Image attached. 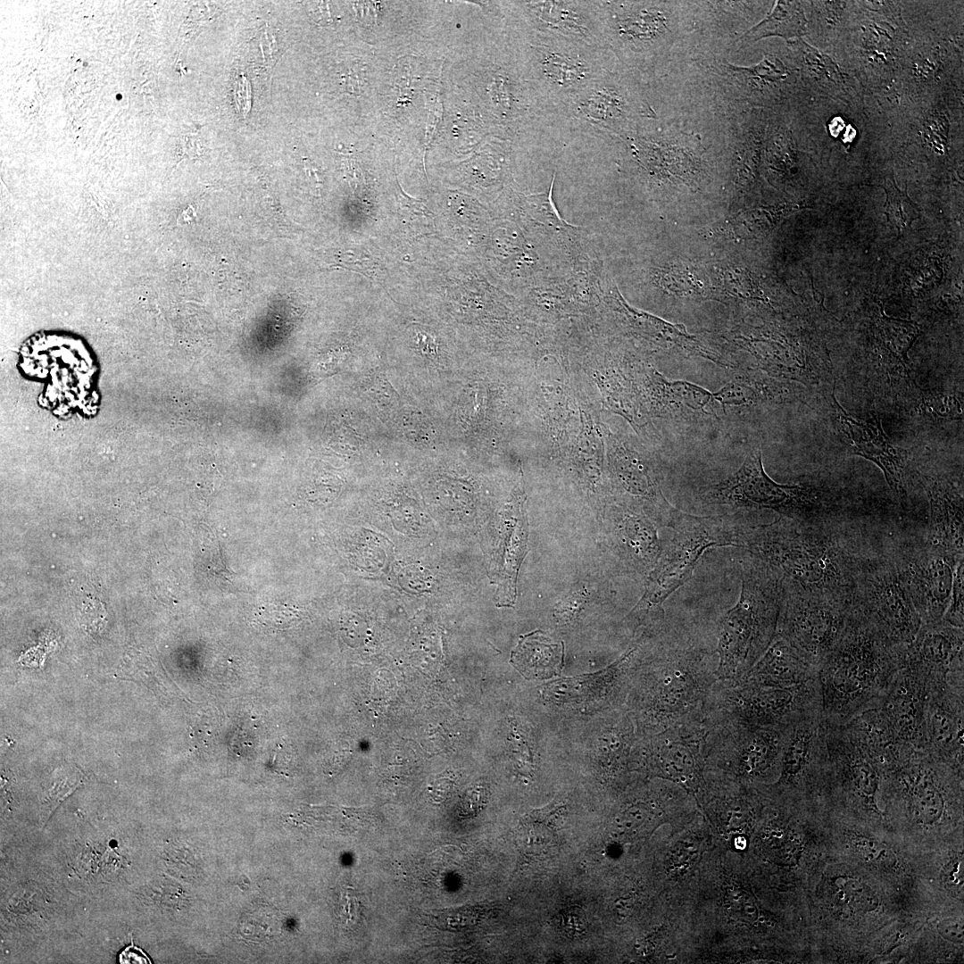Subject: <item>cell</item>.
<instances>
[{
    "instance_id": "cell-16",
    "label": "cell",
    "mask_w": 964,
    "mask_h": 964,
    "mask_svg": "<svg viewBox=\"0 0 964 964\" xmlns=\"http://www.w3.org/2000/svg\"><path fill=\"white\" fill-rule=\"evenodd\" d=\"M827 725L822 712L804 716L785 729L776 784L780 793L805 791L826 767Z\"/></svg>"
},
{
    "instance_id": "cell-14",
    "label": "cell",
    "mask_w": 964,
    "mask_h": 964,
    "mask_svg": "<svg viewBox=\"0 0 964 964\" xmlns=\"http://www.w3.org/2000/svg\"><path fill=\"white\" fill-rule=\"evenodd\" d=\"M707 733L702 710L672 726L648 735L641 757L655 772L678 784L697 786L705 765Z\"/></svg>"
},
{
    "instance_id": "cell-13",
    "label": "cell",
    "mask_w": 964,
    "mask_h": 964,
    "mask_svg": "<svg viewBox=\"0 0 964 964\" xmlns=\"http://www.w3.org/2000/svg\"><path fill=\"white\" fill-rule=\"evenodd\" d=\"M922 623L940 621L947 609L955 567L954 556L927 544L902 546L893 553Z\"/></svg>"
},
{
    "instance_id": "cell-34",
    "label": "cell",
    "mask_w": 964,
    "mask_h": 964,
    "mask_svg": "<svg viewBox=\"0 0 964 964\" xmlns=\"http://www.w3.org/2000/svg\"><path fill=\"white\" fill-rule=\"evenodd\" d=\"M565 927L573 934H579L585 930V915L579 909H570L563 915Z\"/></svg>"
},
{
    "instance_id": "cell-2",
    "label": "cell",
    "mask_w": 964,
    "mask_h": 964,
    "mask_svg": "<svg viewBox=\"0 0 964 964\" xmlns=\"http://www.w3.org/2000/svg\"><path fill=\"white\" fill-rule=\"evenodd\" d=\"M905 646L851 609L839 641L819 669L826 724L844 726L877 706L904 668Z\"/></svg>"
},
{
    "instance_id": "cell-22",
    "label": "cell",
    "mask_w": 964,
    "mask_h": 964,
    "mask_svg": "<svg viewBox=\"0 0 964 964\" xmlns=\"http://www.w3.org/2000/svg\"><path fill=\"white\" fill-rule=\"evenodd\" d=\"M512 665L528 679H546L559 675L564 662V644L540 630L520 636L511 654Z\"/></svg>"
},
{
    "instance_id": "cell-32",
    "label": "cell",
    "mask_w": 964,
    "mask_h": 964,
    "mask_svg": "<svg viewBox=\"0 0 964 964\" xmlns=\"http://www.w3.org/2000/svg\"><path fill=\"white\" fill-rule=\"evenodd\" d=\"M397 191L400 205L407 212L419 216H433L432 212L425 205V204L421 200L411 197L410 195L405 194L398 182Z\"/></svg>"
},
{
    "instance_id": "cell-19",
    "label": "cell",
    "mask_w": 964,
    "mask_h": 964,
    "mask_svg": "<svg viewBox=\"0 0 964 964\" xmlns=\"http://www.w3.org/2000/svg\"><path fill=\"white\" fill-rule=\"evenodd\" d=\"M964 690L949 686L928 690L926 745L937 758L962 769L964 752Z\"/></svg>"
},
{
    "instance_id": "cell-27",
    "label": "cell",
    "mask_w": 964,
    "mask_h": 964,
    "mask_svg": "<svg viewBox=\"0 0 964 964\" xmlns=\"http://www.w3.org/2000/svg\"><path fill=\"white\" fill-rule=\"evenodd\" d=\"M942 620L956 627H964V558L959 560L955 567L951 596Z\"/></svg>"
},
{
    "instance_id": "cell-5",
    "label": "cell",
    "mask_w": 964,
    "mask_h": 964,
    "mask_svg": "<svg viewBox=\"0 0 964 964\" xmlns=\"http://www.w3.org/2000/svg\"><path fill=\"white\" fill-rule=\"evenodd\" d=\"M750 526L739 513L699 517L677 510L669 527L671 538L661 549L644 594L629 618L649 629L663 625V602L692 577L702 553L717 546H742Z\"/></svg>"
},
{
    "instance_id": "cell-36",
    "label": "cell",
    "mask_w": 964,
    "mask_h": 964,
    "mask_svg": "<svg viewBox=\"0 0 964 964\" xmlns=\"http://www.w3.org/2000/svg\"><path fill=\"white\" fill-rule=\"evenodd\" d=\"M947 880L952 885H960L963 882V862L962 860H957L952 862L947 870Z\"/></svg>"
},
{
    "instance_id": "cell-3",
    "label": "cell",
    "mask_w": 964,
    "mask_h": 964,
    "mask_svg": "<svg viewBox=\"0 0 964 964\" xmlns=\"http://www.w3.org/2000/svg\"><path fill=\"white\" fill-rule=\"evenodd\" d=\"M659 637L636 694L638 721L647 735L701 711L718 680L716 651L685 631L664 626Z\"/></svg>"
},
{
    "instance_id": "cell-21",
    "label": "cell",
    "mask_w": 964,
    "mask_h": 964,
    "mask_svg": "<svg viewBox=\"0 0 964 964\" xmlns=\"http://www.w3.org/2000/svg\"><path fill=\"white\" fill-rule=\"evenodd\" d=\"M818 677L819 669L777 634L760 658L739 678L761 686L790 687Z\"/></svg>"
},
{
    "instance_id": "cell-35",
    "label": "cell",
    "mask_w": 964,
    "mask_h": 964,
    "mask_svg": "<svg viewBox=\"0 0 964 964\" xmlns=\"http://www.w3.org/2000/svg\"><path fill=\"white\" fill-rule=\"evenodd\" d=\"M119 960L120 963H151L145 952L136 947L132 941L131 944L120 952Z\"/></svg>"
},
{
    "instance_id": "cell-17",
    "label": "cell",
    "mask_w": 964,
    "mask_h": 964,
    "mask_svg": "<svg viewBox=\"0 0 964 964\" xmlns=\"http://www.w3.org/2000/svg\"><path fill=\"white\" fill-rule=\"evenodd\" d=\"M829 398L852 453L874 462L883 471L891 489L903 501L909 489L907 452L890 443L875 415L870 420L857 419L844 410L833 394Z\"/></svg>"
},
{
    "instance_id": "cell-28",
    "label": "cell",
    "mask_w": 964,
    "mask_h": 964,
    "mask_svg": "<svg viewBox=\"0 0 964 964\" xmlns=\"http://www.w3.org/2000/svg\"><path fill=\"white\" fill-rule=\"evenodd\" d=\"M854 848L860 859L869 864L889 868L895 863L892 849L875 839L859 837L854 842Z\"/></svg>"
},
{
    "instance_id": "cell-4",
    "label": "cell",
    "mask_w": 964,
    "mask_h": 964,
    "mask_svg": "<svg viewBox=\"0 0 964 964\" xmlns=\"http://www.w3.org/2000/svg\"><path fill=\"white\" fill-rule=\"evenodd\" d=\"M782 582L765 562L749 553L741 563V591L736 603L717 626V677L744 676L777 635Z\"/></svg>"
},
{
    "instance_id": "cell-29",
    "label": "cell",
    "mask_w": 964,
    "mask_h": 964,
    "mask_svg": "<svg viewBox=\"0 0 964 964\" xmlns=\"http://www.w3.org/2000/svg\"><path fill=\"white\" fill-rule=\"evenodd\" d=\"M727 903L730 911L736 918L748 923H752L757 919V907L745 891L740 888L729 890Z\"/></svg>"
},
{
    "instance_id": "cell-12",
    "label": "cell",
    "mask_w": 964,
    "mask_h": 964,
    "mask_svg": "<svg viewBox=\"0 0 964 964\" xmlns=\"http://www.w3.org/2000/svg\"><path fill=\"white\" fill-rule=\"evenodd\" d=\"M513 25L596 48H607L600 1L507 2Z\"/></svg>"
},
{
    "instance_id": "cell-8",
    "label": "cell",
    "mask_w": 964,
    "mask_h": 964,
    "mask_svg": "<svg viewBox=\"0 0 964 964\" xmlns=\"http://www.w3.org/2000/svg\"><path fill=\"white\" fill-rule=\"evenodd\" d=\"M704 718L750 727L785 728L794 721L822 712L819 677L790 686H761L742 678L718 679L702 707Z\"/></svg>"
},
{
    "instance_id": "cell-30",
    "label": "cell",
    "mask_w": 964,
    "mask_h": 964,
    "mask_svg": "<svg viewBox=\"0 0 964 964\" xmlns=\"http://www.w3.org/2000/svg\"><path fill=\"white\" fill-rule=\"evenodd\" d=\"M739 70L746 72L750 77L769 82L784 79L787 74L783 62L777 57L769 54L757 65Z\"/></svg>"
},
{
    "instance_id": "cell-1",
    "label": "cell",
    "mask_w": 964,
    "mask_h": 964,
    "mask_svg": "<svg viewBox=\"0 0 964 964\" xmlns=\"http://www.w3.org/2000/svg\"><path fill=\"white\" fill-rule=\"evenodd\" d=\"M742 547L778 575L782 588L849 604L868 554L858 549L839 520L809 522L781 516L750 526Z\"/></svg>"
},
{
    "instance_id": "cell-15",
    "label": "cell",
    "mask_w": 964,
    "mask_h": 964,
    "mask_svg": "<svg viewBox=\"0 0 964 964\" xmlns=\"http://www.w3.org/2000/svg\"><path fill=\"white\" fill-rule=\"evenodd\" d=\"M904 667L920 675L928 688L964 690V630L943 620L922 623L905 646Z\"/></svg>"
},
{
    "instance_id": "cell-11",
    "label": "cell",
    "mask_w": 964,
    "mask_h": 964,
    "mask_svg": "<svg viewBox=\"0 0 964 964\" xmlns=\"http://www.w3.org/2000/svg\"><path fill=\"white\" fill-rule=\"evenodd\" d=\"M850 611L842 601L782 588L777 634L819 669L839 641Z\"/></svg>"
},
{
    "instance_id": "cell-20",
    "label": "cell",
    "mask_w": 964,
    "mask_h": 964,
    "mask_svg": "<svg viewBox=\"0 0 964 964\" xmlns=\"http://www.w3.org/2000/svg\"><path fill=\"white\" fill-rule=\"evenodd\" d=\"M918 474L929 504L925 544L954 556L964 555L962 486L938 475Z\"/></svg>"
},
{
    "instance_id": "cell-6",
    "label": "cell",
    "mask_w": 964,
    "mask_h": 964,
    "mask_svg": "<svg viewBox=\"0 0 964 964\" xmlns=\"http://www.w3.org/2000/svg\"><path fill=\"white\" fill-rule=\"evenodd\" d=\"M513 49L524 78L567 116L568 104L606 70V49L516 26Z\"/></svg>"
},
{
    "instance_id": "cell-23",
    "label": "cell",
    "mask_w": 964,
    "mask_h": 964,
    "mask_svg": "<svg viewBox=\"0 0 964 964\" xmlns=\"http://www.w3.org/2000/svg\"><path fill=\"white\" fill-rule=\"evenodd\" d=\"M807 19L800 2L777 1L773 11L760 23L744 33L743 44L777 36L786 40L800 38L806 33Z\"/></svg>"
},
{
    "instance_id": "cell-7",
    "label": "cell",
    "mask_w": 964,
    "mask_h": 964,
    "mask_svg": "<svg viewBox=\"0 0 964 964\" xmlns=\"http://www.w3.org/2000/svg\"><path fill=\"white\" fill-rule=\"evenodd\" d=\"M709 504L769 509L781 517L821 522L837 520L841 506L828 491L810 484L784 485L765 472L761 452H751L739 470L702 494Z\"/></svg>"
},
{
    "instance_id": "cell-9",
    "label": "cell",
    "mask_w": 964,
    "mask_h": 964,
    "mask_svg": "<svg viewBox=\"0 0 964 964\" xmlns=\"http://www.w3.org/2000/svg\"><path fill=\"white\" fill-rule=\"evenodd\" d=\"M850 606L897 644H910L922 624L893 553L867 554Z\"/></svg>"
},
{
    "instance_id": "cell-10",
    "label": "cell",
    "mask_w": 964,
    "mask_h": 964,
    "mask_svg": "<svg viewBox=\"0 0 964 964\" xmlns=\"http://www.w3.org/2000/svg\"><path fill=\"white\" fill-rule=\"evenodd\" d=\"M704 718V716H703ZM705 764L743 780L763 777L779 769L785 728L756 727L725 719H708Z\"/></svg>"
},
{
    "instance_id": "cell-25",
    "label": "cell",
    "mask_w": 964,
    "mask_h": 964,
    "mask_svg": "<svg viewBox=\"0 0 964 964\" xmlns=\"http://www.w3.org/2000/svg\"><path fill=\"white\" fill-rule=\"evenodd\" d=\"M881 187L886 193L885 214L888 220L895 226L898 232L910 226L918 214L908 212V209L917 210V206L910 201L907 190H902L895 183L893 174L885 175Z\"/></svg>"
},
{
    "instance_id": "cell-24",
    "label": "cell",
    "mask_w": 964,
    "mask_h": 964,
    "mask_svg": "<svg viewBox=\"0 0 964 964\" xmlns=\"http://www.w3.org/2000/svg\"><path fill=\"white\" fill-rule=\"evenodd\" d=\"M802 54L807 72L831 95L846 94L845 80L838 66L827 55L820 53L804 41L794 43Z\"/></svg>"
},
{
    "instance_id": "cell-26",
    "label": "cell",
    "mask_w": 964,
    "mask_h": 964,
    "mask_svg": "<svg viewBox=\"0 0 964 964\" xmlns=\"http://www.w3.org/2000/svg\"><path fill=\"white\" fill-rule=\"evenodd\" d=\"M839 896L853 910L867 913L877 909L876 892L867 883L854 877H839L835 881Z\"/></svg>"
},
{
    "instance_id": "cell-18",
    "label": "cell",
    "mask_w": 964,
    "mask_h": 964,
    "mask_svg": "<svg viewBox=\"0 0 964 964\" xmlns=\"http://www.w3.org/2000/svg\"><path fill=\"white\" fill-rule=\"evenodd\" d=\"M928 686L925 679L902 668L876 706L897 739L915 749L926 745V709Z\"/></svg>"
},
{
    "instance_id": "cell-31",
    "label": "cell",
    "mask_w": 964,
    "mask_h": 964,
    "mask_svg": "<svg viewBox=\"0 0 964 964\" xmlns=\"http://www.w3.org/2000/svg\"><path fill=\"white\" fill-rule=\"evenodd\" d=\"M938 934L946 941L952 943H963V924L956 918H945L936 925Z\"/></svg>"
},
{
    "instance_id": "cell-33",
    "label": "cell",
    "mask_w": 964,
    "mask_h": 964,
    "mask_svg": "<svg viewBox=\"0 0 964 964\" xmlns=\"http://www.w3.org/2000/svg\"><path fill=\"white\" fill-rule=\"evenodd\" d=\"M862 6L874 11L880 15L890 17L891 21L899 23L901 14L894 2L888 1H862L859 2Z\"/></svg>"
}]
</instances>
